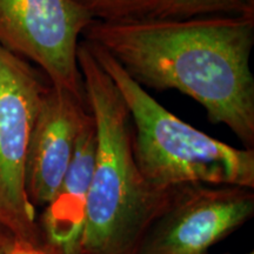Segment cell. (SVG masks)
I'll return each instance as SVG.
<instances>
[{"label": "cell", "instance_id": "52a82bcc", "mask_svg": "<svg viewBox=\"0 0 254 254\" xmlns=\"http://www.w3.org/2000/svg\"><path fill=\"white\" fill-rule=\"evenodd\" d=\"M90 117L86 99L50 82L34 120L26 155V190L34 207H45L56 194Z\"/></svg>", "mask_w": 254, "mask_h": 254}, {"label": "cell", "instance_id": "7a4b0ae2", "mask_svg": "<svg viewBox=\"0 0 254 254\" xmlns=\"http://www.w3.org/2000/svg\"><path fill=\"white\" fill-rule=\"evenodd\" d=\"M78 64L97 133L78 254H138L148 228L167 206L176 186L158 189L142 177L132 151L128 111L82 39Z\"/></svg>", "mask_w": 254, "mask_h": 254}, {"label": "cell", "instance_id": "3957f363", "mask_svg": "<svg viewBox=\"0 0 254 254\" xmlns=\"http://www.w3.org/2000/svg\"><path fill=\"white\" fill-rule=\"evenodd\" d=\"M87 44L128 111L133 155L151 185L171 189L208 184L254 189V148L233 147L178 118L129 78L109 53Z\"/></svg>", "mask_w": 254, "mask_h": 254}, {"label": "cell", "instance_id": "5b68a950", "mask_svg": "<svg viewBox=\"0 0 254 254\" xmlns=\"http://www.w3.org/2000/svg\"><path fill=\"white\" fill-rule=\"evenodd\" d=\"M92 21L72 0H0V46L86 99L78 47Z\"/></svg>", "mask_w": 254, "mask_h": 254}, {"label": "cell", "instance_id": "7c38bea8", "mask_svg": "<svg viewBox=\"0 0 254 254\" xmlns=\"http://www.w3.org/2000/svg\"><path fill=\"white\" fill-rule=\"evenodd\" d=\"M207 254H209V253H207ZM246 254H254L253 252H249V253H246Z\"/></svg>", "mask_w": 254, "mask_h": 254}, {"label": "cell", "instance_id": "6da1fadb", "mask_svg": "<svg viewBox=\"0 0 254 254\" xmlns=\"http://www.w3.org/2000/svg\"><path fill=\"white\" fill-rule=\"evenodd\" d=\"M82 40L100 47L142 88L178 91L254 147V15L93 20Z\"/></svg>", "mask_w": 254, "mask_h": 254}, {"label": "cell", "instance_id": "8992f818", "mask_svg": "<svg viewBox=\"0 0 254 254\" xmlns=\"http://www.w3.org/2000/svg\"><path fill=\"white\" fill-rule=\"evenodd\" d=\"M253 215V189L208 184L176 186L138 254H207Z\"/></svg>", "mask_w": 254, "mask_h": 254}, {"label": "cell", "instance_id": "30bf717a", "mask_svg": "<svg viewBox=\"0 0 254 254\" xmlns=\"http://www.w3.org/2000/svg\"><path fill=\"white\" fill-rule=\"evenodd\" d=\"M93 20L122 21L144 17L152 0H72Z\"/></svg>", "mask_w": 254, "mask_h": 254}, {"label": "cell", "instance_id": "ba28073f", "mask_svg": "<svg viewBox=\"0 0 254 254\" xmlns=\"http://www.w3.org/2000/svg\"><path fill=\"white\" fill-rule=\"evenodd\" d=\"M97 133L90 117L78 136L69 166L56 194L45 206L41 230L53 254H78L93 173Z\"/></svg>", "mask_w": 254, "mask_h": 254}, {"label": "cell", "instance_id": "8fae6325", "mask_svg": "<svg viewBox=\"0 0 254 254\" xmlns=\"http://www.w3.org/2000/svg\"><path fill=\"white\" fill-rule=\"evenodd\" d=\"M5 254H53L45 246H40L39 244L28 243V241L15 239L11 247L6 251Z\"/></svg>", "mask_w": 254, "mask_h": 254}, {"label": "cell", "instance_id": "277c9868", "mask_svg": "<svg viewBox=\"0 0 254 254\" xmlns=\"http://www.w3.org/2000/svg\"><path fill=\"white\" fill-rule=\"evenodd\" d=\"M50 80L27 60L0 46V225L15 239L38 244L36 207L26 190V155Z\"/></svg>", "mask_w": 254, "mask_h": 254}, {"label": "cell", "instance_id": "9c48e42d", "mask_svg": "<svg viewBox=\"0 0 254 254\" xmlns=\"http://www.w3.org/2000/svg\"><path fill=\"white\" fill-rule=\"evenodd\" d=\"M218 14L254 15V0H152L144 17L189 19Z\"/></svg>", "mask_w": 254, "mask_h": 254}]
</instances>
